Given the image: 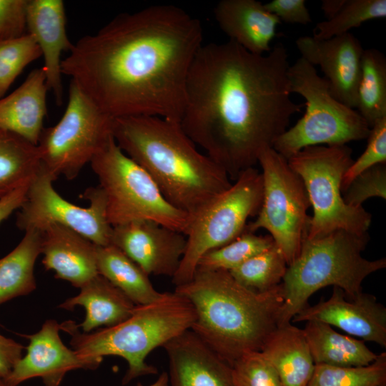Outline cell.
Segmentation results:
<instances>
[{
	"label": "cell",
	"instance_id": "obj_4",
	"mask_svg": "<svg viewBox=\"0 0 386 386\" xmlns=\"http://www.w3.org/2000/svg\"><path fill=\"white\" fill-rule=\"evenodd\" d=\"M174 292L194 309L191 330L231 365L247 353L260 352L278 326L281 284L257 293L239 284L228 271L197 269Z\"/></svg>",
	"mask_w": 386,
	"mask_h": 386
},
{
	"label": "cell",
	"instance_id": "obj_12",
	"mask_svg": "<svg viewBox=\"0 0 386 386\" xmlns=\"http://www.w3.org/2000/svg\"><path fill=\"white\" fill-rule=\"evenodd\" d=\"M262 168V202L254 221L245 231L269 232L289 265L298 255L310 216V202L304 183L287 159L273 148L259 157Z\"/></svg>",
	"mask_w": 386,
	"mask_h": 386
},
{
	"label": "cell",
	"instance_id": "obj_30",
	"mask_svg": "<svg viewBox=\"0 0 386 386\" xmlns=\"http://www.w3.org/2000/svg\"><path fill=\"white\" fill-rule=\"evenodd\" d=\"M287 266L282 251L274 244L229 272L244 287L263 293L282 283Z\"/></svg>",
	"mask_w": 386,
	"mask_h": 386
},
{
	"label": "cell",
	"instance_id": "obj_7",
	"mask_svg": "<svg viewBox=\"0 0 386 386\" xmlns=\"http://www.w3.org/2000/svg\"><path fill=\"white\" fill-rule=\"evenodd\" d=\"M90 164L112 227L149 220L187 235L192 217L164 198L149 174L120 149L114 137Z\"/></svg>",
	"mask_w": 386,
	"mask_h": 386
},
{
	"label": "cell",
	"instance_id": "obj_25",
	"mask_svg": "<svg viewBox=\"0 0 386 386\" xmlns=\"http://www.w3.org/2000/svg\"><path fill=\"white\" fill-rule=\"evenodd\" d=\"M302 330L315 365L365 366L377 357L363 340L342 335L326 323L307 321Z\"/></svg>",
	"mask_w": 386,
	"mask_h": 386
},
{
	"label": "cell",
	"instance_id": "obj_29",
	"mask_svg": "<svg viewBox=\"0 0 386 386\" xmlns=\"http://www.w3.org/2000/svg\"><path fill=\"white\" fill-rule=\"evenodd\" d=\"M356 109L370 127L386 117V59L377 49L363 51Z\"/></svg>",
	"mask_w": 386,
	"mask_h": 386
},
{
	"label": "cell",
	"instance_id": "obj_24",
	"mask_svg": "<svg viewBox=\"0 0 386 386\" xmlns=\"http://www.w3.org/2000/svg\"><path fill=\"white\" fill-rule=\"evenodd\" d=\"M77 305L86 310L84 321L77 325L85 333L100 326L109 327L124 322L132 315L136 306L99 274L81 286L76 296L67 299L59 307L71 310Z\"/></svg>",
	"mask_w": 386,
	"mask_h": 386
},
{
	"label": "cell",
	"instance_id": "obj_15",
	"mask_svg": "<svg viewBox=\"0 0 386 386\" xmlns=\"http://www.w3.org/2000/svg\"><path fill=\"white\" fill-rule=\"evenodd\" d=\"M110 244L149 276L172 278L184 253L187 237L155 222L137 220L112 227Z\"/></svg>",
	"mask_w": 386,
	"mask_h": 386
},
{
	"label": "cell",
	"instance_id": "obj_13",
	"mask_svg": "<svg viewBox=\"0 0 386 386\" xmlns=\"http://www.w3.org/2000/svg\"><path fill=\"white\" fill-rule=\"evenodd\" d=\"M55 181L41 167L29 184L26 199L16 216V226L23 231L42 229L58 224L73 229L94 244H110L112 227L105 213L103 194L96 186L86 189L82 197L90 202L81 207L66 200L53 187Z\"/></svg>",
	"mask_w": 386,
	"mask_h": 386
},
{
	"label": "cell",
	"instance_id": "obj_28",
	"mask_svg": "<svg viewBox=\"0 0 386 386\" xmlns=\"http://www.w3.org/2000/svg\"><path fill=\"white\" fill-rule=\"evenodd\" d=\"M40 169L37 145L0 127V199L29 184Z\"/></svg>",
	"mask_w": 386,
	"mask_h": 386
},
{
	"label": "cell",
	"instance_id": "obj_34",
	"mask_svg": "<svg viewBox=\"0 0 386 386\" xmlns=\"http://www.w3.org/2000/svg\"><path fill=\"white\" fill-rule=\"evenodd\" d=\"M41 56L39 46L28 34L0 42V99L24 69Z\"/></svg>",
	"mask_w": 386,
	"mask_h": 386
},
{
	"label": "cell",
	"instance_id": "obj_19",
	"mask_svg": "<svg viewBox=\"0 0 386 386\" xmlns=\"http://www.w3.org/2000/svg\"><path fill=\"white\" fill-rule=\"evenodd\" d=\"M62 0H28L26 30L37 43L44 58L42 66L49 91L58 106L63 104L61 54L74 46L67 35Z\"/></svg>",
	"mask_w": 386,
	"mask_h": 386
},
{
	"label": "cell",
	"instance_id": "obj_36",
	"mask_svg": "<svg viewBox=\"0 0 386 386\" xmlns=\"http://www.w3.org/2000/svg\"><path fill=\"white\" fill-rule=\"evenodd\" d=\"M367 147L363 153L345 172L342 180V193L359 174L380 164L386 163V117L377 121L371 127Z\"/></svg>",
	"mask_w": 386,
	"mask_h": 386
},
{
	"label": "cell",
	"instance_id": "obj_5",
	"mask_svg": "<svg viewBox=\"0 0 386 386\" xmlns=\"http://www.w3.org/2000/svg\"><path fill=\"white\" fill-rule=\"evenodd\" d=\"M196 318L194 309L184 297L165 292L158 301L136 305L132 315L124 322L93 332H81L77 324L67 320L60 329L71 336L70 344L82 355L103 360L115 355L128 364L122 384L139 377L156 375L157 369L145 362L149 354L186 330Z\"/></svg>",
	"mask_w": 386,
	"mask_h": 386
},
{
	"label": "cell",
	"instance_id": "obj_33",
	"mask_svg": "<svg viewBox=\"0 0 386 386\" xmlns=\"http://www.w3.org/2000/svg\"><path fill=\"white\" fill-rule=\"evenodd\" d=\"M385 16V0H346L335 16L316 25L313 37L328 39L348 33L366 21Z\"/></svg>",
	"mask_w": 386,
	"mask_h": 386
},
{
	"label": "cell",
	"instance_id": "obj_8",
	"mask_svg": "<svg viewBox=\"0 0 386 386\" xmlns=\"http://www.w3.org/2000/svg\"><path fill=\"white\" fill-rule=\"evenodd\" d=\"M290 93L306 100V110L297 123L274 142L272 148L286 159L302 149L317 145H345L367 139L370 127L360 114L336 99L327 81L300 57L290 66Z\"/></svg>",
	"mask_w": 386,
	"mask_h": 386
},
{
	"label": "cell",
	"instance_id": "obj_41",
	"mask_svg": "<svg viewBox=\"0 0 386 386\" xmlns=\"http://www.w3.org/2000/svg\"><path fill=\"white\" fill-rule=\"evenodd\" d=\"M29 184L17 189L0 199V224L14 211L19 209L21 207L26 199Z\"/></svg>",
	"mask_w": 386,
	"mask_h": 386
},
{
	"label": "cell",
	"instance_id": "obj_9",
	"mask_svg": "<svg viewBox=\"0 0 386 386\" xmlns=\"http://www.w3.org/2000/svg\"><path fill=\"white\" fill-rule=\"evenodd\" d=\"M352 152L347 144L317 145L287 159L302 180L312 207L304 238H318L337 230L367 233L371 214L362 207L347 205L343 199L342 180L354 161Z\"/></svg>",
	"mask_w": 386,
	"mask_h": 386
},
{
	"label": "cell",
	"instance_id": "obj_1",
	"mask_svg": "<svg viewBox=\"0 0 386 386\" xmlns=\"http://www.w3.org/2000/svg\"><path fill=\"white\" fill-rule=\"evenodd\" d=\"M202 40L198 19L174 5L150 6L119 14L74 43L61 73L114 119L147 116L179 123Z\"/></svg>",
	"mask_w": 386,
	"mask_h": 386
},
{
	"label": "cell",
	"instance_id": "obj_42",
	"mask_svg": "<svg viewBox=\"0 0 386 386\" xmlns=\"http://www.w3.org/2000/svg\"><path fill=\"white\" fill-rule=\"evenodd\" d=\"M346 0H323L321 4L322 10L327 19L335 16L342 8Z\"/></svg>",
	"mask_w": 386,
	"mask_h": 386
},
{
	"label": "cell",
	"instance_id": "obj_35",
	"mask_svg": "<svg viewBox=\"0 0 386 386\" xmlns=\"http://www.w3.org/2000/svg\"><path fill=\"white\" fill-rule=\"evenodd\" d=\"M232 368L236 386H283L277 372L261 352L242 355Z\"/></svg>",
	"mask_w": 386,
	"mask_h": 386
},
{
	"label": "cell",
	"instance_id": "obj_20",
	"mask_svg": "<svg viewBox=\"0 0 386 386\" xmlns=\"http://www.w3.org/2000/svg\"><path fill=\"white\" fill-rule=\"evenodd\" d=\"M42 264L55 277L80 288L99 274L96 244L73 229L51 224L41 229Z\"/></svg>",
	"mask_w": 386,
	"mask_h": 386
},
{
	"label": "cell",
	"instance_id": "obj_40",
	"mask_svg": "<svg viewBox=\"0 0 386 386\" xmlns=\"http://www.w3.org/2000/svg\"><path fill=\"white\" fill-rule=\"evenodd\" d=\"M25 347L12 339L0 334V378L5 379L22 357Z\"/></svg>",
	"mask_w": 386,
	"mask_h": 386
},
{
	"label": "cell",
	"instance_id": "obj_18",
	"mask_svg": "<svg viewBox=\"0 0 386 386\" xmlns=\"http://www.w3.org/2000/svg\"><path fill=\"white\" fill-rule=\"evenodd\" d=\"M169 386H236L232 365L191 329L166 342Z\"/></svg>",
	"mask_w": 386,
	"mask_h": 386
},
{
	"label": "cell",
	"instance_id": "obj_31",
	"mask_svg": "<svg viewBox=\"0 0 386 386\" xmlns=\"http://www.w3.org/2000/svg\"><path fill=\"white\" fill-rule=\"evenodd\" d=\"M274 244L269 234L262 236L244 231L233 241L204 254L198 262L197 269L229 272Z\"/></svg>",
	"mask_w": 386,
	"mask_h": 386
},
{
	"label": "cell",
	"instance_id": "obj_17",
	"mask_svg": "<svg viewBox=\"0 0 386 386\" xmlns=\"http://www.w3.org/2000/svg\"><path fill=\"white\" fill-rule=\"evenodd\" d=\"M317 320L335 326L347 333L386 348V307L375 296L361 292L348 299L343 290L333 287L330 297L306 306L291 322Z\"/></svg>",
	"mask_w": 386,
	"mask_h": 386
},
{
	"label": "cell",
	"instance_id": "obj_16",
	"mask_svg": "<svg viewBox=\"0 0 386 386\" xmlns=\"http://www.w3.org/2000/svg\"><path fill=\"white\" fill-rule=\"evenodd\" d=\"M295 44L302 58L314 66H320L331 94L355 109L364 51L360 41L348 32L328 39L304 36Z\"/></svg>",
	"mask_w": 386,
	"mask_h": 386
},
{
	"label": "cell",
	"instance_id": "obj_26",
	"mask_svg": "<svg viewBox=\"0 0 386 386\" xmlns=\"http://www.w3.org/2000/svg\"><path fill=\"white\" fill-rule=\"evenodd\" d=\"M97 271L120 290L135 305H146L162 298L149 275L113 244L96 245Z\"/></svg>",
	"mask_w": 386,
	"mask_h": 386
},
{
	"label": "cell",
	"instance_id": "obj_43",
	"mask_svg": "<svg viewBox=\"0 0 386 386\" xmlns=\"http://www.w3.org/2000/svg\"><path fill=\"white\" fill-rule=\"evenodd\" d=\"M137 386H146L142 383H137ZM147 386H169L168 375L167 372H162L155 382Z\"/></svg>",
	"mask_w": 386,
	"mask_h": 386
},
{
	"label": "cell",
	"instance_id": "obj_3",
	"mask_svg": "<svg viewBox=\"0 0 386 386\" xmlns=\"http://www.w3.org/2000/svg\"><path fill=\"white\" fill-rule=\"evenodd\" d=\"M113 137L164 198L191 217L232 184L227 172L199 152L179 122L147 116L115 118Z\"/></svg>",
	"mask_w": 386,
	"mask_h": 386
},
{
	"label": "cell",
	"instance_id": "obj_6",
	"mask_svg": "<svg viewBox=\"0 0 386 386\" xmlns=\"http://www.w3.org/2000/svg\"><path fill=\"white\" fill-rule=\"evenodd\" d=\"M370 237L337 230L315 239L303 238L300 252L287 266L281 283L283 302L278 326L291 322L319 290L340 288L348 299L362 292V284L371 274L386 267V259L362 256Z\"/></svg>",
	"mask_w": 386,
	"mask_h": 386
},
{
	"label": "cell",
	"instance_id": "obj_10",
	"mask_svg": "<svg viewBox=\"0 0 386 386\" xmlns=\"http://www.w3.org/2000/svg\"><path fill=\"white\" fill-rule=\"evenodd\" d=\"M262 188L261 172L254 167L246 169L228 189L192 217L186 249L172 277L176 287L192 279L204 254L228 244L245 231L248 219L257 215L260 209Z\"/></svg>",
	"mask_w": 386,
	"mask_h": 386
},
{
	"label": "cell",
	"instance_id": "obj_37",
	"mask_svg": "<svg viewBox=\"0 0 386 386\" xmlns=\"http://www.w3.org/2000/svg\"><path fill=\"white\" fill-rule=\"evenodd\" d=\"M345 202L351 207L362 204L372 197L386 198L385 164L375 165L359 174L343 191Z\"/></svg>",
	"mask_w": 386,
	"mask_h": 386
},
{
	"label": "cell",
	"instance_id": "obj_2",
	"mask_svg": "<svg viewBox=\"0 0 386 386\" xmlns=\"http://www.w3.org/2000/svg\"><path fill=\"white\" fill-rule=\"evenodd\" d=\"M289 67L281 44L262 55L229 40L197 51L179 124L230 179L254 167L300 112L290 97Z\"/></svg>",
	"mask_w": 386,
	"mask_h": 386
},
{
	"label": "cell",
	"instance_id": "obj_21",
	"mask_svg": "<svg viewBox=\"0 0 386 386\" xmlns=\"http://www.w3.org/2000/svg\"><path fill=\"white\" fill-rule=\"evenodd\" d=\"M214 16L229 41L254 54H265L272 48L280 20L256 0H221Z\"/></svg>",
	"mask_w": 386,
	"mask_h": 386
},
{
	"label": "cell",
	"instance_id": "obj_39",
	"mask_svg": "<svg viewBox=\"0 0 386 386\" xmlns=\"http://www.w3.org/2000/svg\"><path fill=\"white\" fill-rule=\"evenodd\" d=\"M264 6L280 21L305 25L312 22L305 0H272Z\"/></svg>",
	"mask_w": 386,
	"mask_h": 386
},
{
	"label": "cell",
	"instance_id": "obj_44",
	"mask_svg": "<svg viewBox=\"0 0 386 386\" xmlns=\"http://www.w3.org/2000/svg\"><path fill=\"white\" fill-rule=\"evenodd\" d=\"M0 386H7L6 384L5 383L4 379H2V378H0Z\"/></svg>",
	"mask_w": 386,
	"mask_h": 386
},
{
	"label": "cell",
	"instance_id": "obj_22",
	"mask_svg": "<svg viewBox=\"0 0 386 386\" xmlns=\"http://www.w3.org/2000/svg\"><path fill=\"white\" fill-rule=\"evenodd\" d=\"M48 91L43 68L32 70L19 87L0 99V127L37 145L47 113Z\"/></svg>",
	"mask_w": 386,
	"mask_h": 386
},
{
	"label": "cell",
	"instance_id": "obj_27",
	"mask_svg": "<svg viewBox=\"0 0 386 386\" xmlns=\"http://www.w3.org/2000/svg\"><path fill=\"white\" fill-rule=\"evenodd\" d=\"M41 229L26 230L18 245L0 258V305L36 289L34 269L41 252Z\"/></svg>",
	"mask_w": 386,
	"mask_h": 386
},
{
	"label": "cell",
	"instance_id": "obj_23",
	"mask_svg": "<svg viewBox=\"0 0 386 386\" xmlns=\"http://www.w3.org/2000/svg\"><path fill=\"white\" fill-rule=\"evenodd\" d=\"M260 352L283 386H307L315 365L302 329L292 322L277 326Z\"/></svg>",
	"mask_w": 386,
	"mask_h": 386
},
{
	"label": "cell",
	"instance_id": "obj_14",
	"mask_svg": "<svg viewBox=\"0 0 386 386\" xmlns=\"http://www.w3.org/2000/svg\"><path fill=\"white\" fill-rule=\"evenodd\" d=\"M60 324L47 320L33 335H21L29 340L26 354L4 379L7 386H17L34 377L41 378L44 386H59L65 375L75 369L95 370L102 360L81 355L66 347L59 332Z\"/></svg>",
	"mask_w": 386,
	"mask_h": 386
},
{
	"label": "cell",
	"instance_id": "obj_11",
	"mask_svg": "<svg viewBox=\"0 0 386 386\" xmlns=\"http://www.w3.org/2000/svg\"><path fill=\"white\" fill-rule=\"evenodd\" d=\"M114 118L103 112L73 81L60 120L44 128L38 141L41 167L54 180L76 178L113 137Z\"/></svg>",
	"mask_w": 386,
	"mask_h": 386
},
{
	"label": "cell",
	"instance_id": "obj_38",
	"mask_svg": "<svg viewBox=\"0 0 386 386\" xmlns=\"http://www.w3.org/2000/svg\"><path fill=\"white\" fill-rule=\"evenodd\" d=\"M28 0H0V42L20 38L27 34Z\"/></svg>",
	"mask_w": 386,
	"mask_h": 386
},
{
	"label": "cell",
	"instance_id": "obj_32",
	"mask_svg": "<svg viewBox=\"0 0 386 386\" xmlns=\"http://www.w3.org/2000/svg\"><path fill=\"white\" fill-rule=\"evenodd\" d=\"M307 386H386V352L365 366L315 365Z\"/></svg>",
	"mask_w": 386,
	"mask_h": 386
}]
</instances>
